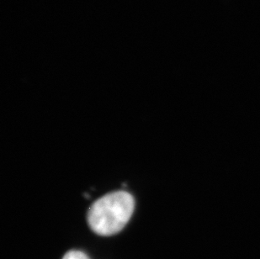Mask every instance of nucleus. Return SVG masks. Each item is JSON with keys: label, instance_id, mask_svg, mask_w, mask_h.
Segmentation results:
<instances>
[{"label": "nucleus", "instance_id": "obj_2", "mask_svg": "<svg viewBox=\"0 0 260 259\" xmlns=\"http://www.w3.org/2000/svg\"><path fill=\"white\" fill-rule=\"evenodd\" d=\"M62 259H89L84 252L77 250H72L64 255Z\"/></svg>", "mask_w": 260, "mask_h": 259}, {"label": "nucleus", "instance_id": "obj_1", "mask_svg": "<svg viewBox=\"0 0 260 259\" xmlns=\"http://www.w3.org/2000/svg\"><path fill=\"white\" fill-rule=\"evenodd\" d=\"M134 199L126 191L107 193L89 208L87 218L88 225L100 236H113L125 228L134 212Z\"/></svg>", "mask_w": 260, "mask_h": 259}]
</instances>
